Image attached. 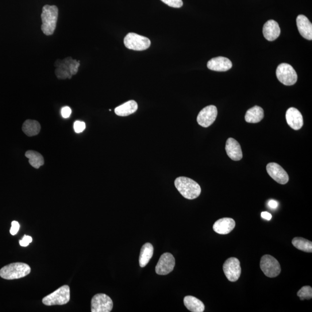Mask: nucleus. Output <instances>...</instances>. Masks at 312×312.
<instances>
[{"label":"nucleus","instance_id":"obj_1","mask_svg":"<svg viewBox=\"0 0 312 312\" xmlns=\"http://www.w3.org/2000/svg\"><path fill=\"white\" fill-rule=\"evenodd\" d=\"M175 186L177 190L185 198L194 199L201 194V188L194 180L186 178L179 177L175 181Z\"/></svg>","mask_w":312,"mask_h":312},{"label":"nucleus","instance_id":"obj_2","mask_svg":"<svg viewBox=\"0 0 312 312\" xmlns=\"http://www.w3.org/2000/svg\"><path fill=\"white\" fill-rule=\"evenodd\" d=\"M59 11L55 6L46 5L42 9L41 30L46 36H51L56 28Z\"/></svg>","mask_w":312,"mask_h":312},{"label":"nucleus","instance_id":"obj_3","mask_svg":"<svg viewBox=\"0 0 312 312\" xmlns=\"http://www.w3.org/2000/svg\"><path fill=\"white\" fill-rule=\"evenodd\" d=\"M31 268L28 264L23 263H12L3 267L0 270V276L7 280L22 278L28 275Z\"/></svg>","mask_w":312,"mask_h":312},{"label":"nucleus","instance_id":"obj_4","mask_svg":"<svg viewBox=\"0 0 312 312\" xmlns=\"http://www.w3.org/2000/svg\"><path fill=\"white\" fill-rule=\"evenodd\" d=\"M70 299V288L67 285L60 287L52 293L46 296L42 303L46 306L63 305Z\"/></svg>","mask_w":312,"mask_h":312},{"label":"nucleus","instance_id":"obj_5","mask_svg":"<svg viewBox=\"0 0 312 312\" xmlns=\"http://www.w3.org/2000/svg\"><path fill=\"white\" fill-rule=\"evenodd\" d=\"M80 65L79 61L67 57L58 64L55 72L58 78L70 79L73 75L77 74Z\"/></svg>","mask_w":312,"mask_h":312},{"label":"nucleus","instance_id":"obj_6","mask_svg":"<svg viewBox=\"0 0 312 312\" xmlns=\"http://www.w3.org/2000/svg\"><path fill=\"white\" fill-rule=\"evenodd\" d=\"M124 44L126 47L129 49L141 51L148 49L151 42L148 38L136 33H130L125 37Z\"/></svg>","mask_w":312,"mask_h":312},{"label":"nucleus","instance_id":"obj_7","mask_svg":"<svg viewBox=\"0 0 312 312\" xmlns=\"http://www.w3.org/2000/svg\"><path fill=\"white\" fill-rule=\"evenodd\" d=\"M277 78L284 85H293L297 81V74L291 65L282 63L277 67L276 71Z\"/></svg>","mask_w":312,"mask_h":312},{"label":"nucleus","instance_id":"obj_8","mask_svg":"<svg viewBox=\"0 0 312 312\" xmlns=\"http://www.w3.org/2000/svg\"><path fill=\"white\" fill-rule=\"evenodd\" d=\"M260 268L265 276L271 278L278 276L281 272L280 265L278 261L268 254L262 257Z\"/></svg>","mask_w":312,"mask_h":312},{"label":"nucleus","instance_id":"obj_9","mask_svg":"<svg viewBox=\"0 0 312 312\" xmlns=\"http://www.w3.org/2000/svg\"><path fill=\"white\" fill-rule=\"evenodd\" d=\"M223 271L227 278L230 282H236L240 278L241 274L240 260L235 257L229 258L223 265Z\"/></svg>","mask_w":312,"mask_h":312},{"label":"nucleus","instance_id":"obj_10","mask_svg":"<svg viewBox=\"0 0 312 312\" xmlns=\"http://www.w3.org/2000/svg\"><path fill=\"white\" fill-rule=\"evenodd\" d=\"M113 300L109 296L104 294H98L92 297L91 301L92 312H110L113 310Z\"/></svg>","mask_w":312,"mask_h":312},{"label":"nucleus","instance_id":"obj_11","mask_svg":"<svg viewBox=\"0 0 312 312\" xmlns=\"http://www.w3.org/2000/svg\"><path fill=\"white\" fill-rule=\"evenodd\" d=\"M175 265V260L172 254L165 253L162 254L156 267V272L158 275H166L173 270Z\"/></svg>","mask_w":312,"mask_h":312},{"label":"nucleus","instance_id":"obj_12","mask_svg":"<svg viewBox=\"0 0 312 312\" xmlns=\"http://www.w3.org/2000/svg\"><path fill=\"white\" fill-rule=\"evenodd\" d=\"M217 116V108L214 106H209L199 112L196 121L199 125L203 127H208L213 124Z\"/></svg>","mask_w":312,"mask_h":312},{"label":"nucleus","instance_id":"obj_13","mask_svg":"<svg viewBox=\"0 0 312 312\" xmlns=\"http://www.w3.org/2000/svg\"><path fill=\"white\" fill-rule=\"evenodd\" d=\"M267 171L268 175L276 182L285 184L288 182L289 177L287 173L278 164L269 163L267 165Z\"/></svg>","mask_w":312,"mask_h":312},{"label":"nucleus","instance_id":"obj_14","mask_svg":"<svg viewBox=\"0 0 312 312\" xmlns=\"http://www.w3.org/2000/svg\"><path fill=\"white\" fill-rule=\"evenodd\" d=\"M286 118L287 124L291 129L298 130L302 128L303 125V117L297 109L290 108L286 112Z\"/></svg>","mask_w":312,"mask_h":312},{"label":"nucleus","instance_id":"obj_15","mask_svg":"<svg viewBox=\"0 0 312 312\" xmlns=\"http://www.w3.org/2000/svg\"><path fill=\"white\" fill-rule=\"evenodd\" d=\"M207 67L211 70L224 72L229 70L233 67V64L228 58L217 57L213 58L207 64Z\"/></svg>","mask_w":312,"mask_h":312},{"label":"nucleus","instance_id":"obj_16","mask_svg":"<svg viewBox=\"0 0 312 312\" xmlns=\"http://www.w3.org/2000/svg\"><path fill=\"white\" fill-rule=\"evenodd\" d=\"M236 227V222L231 218H225L218 220L213 226L214 230L216 233L221 234H228Z\"/></svg>","mask_w":312,"mask_h":312},{"label":"nucleus","instance_id":"obj_17","mask_svg":"<svg viewBox=\"0 0 312 312\" xmlns=\"http://www.w3.org/2000/svg\"><path fill=\"white\" fill-rule=\"evenodd\" d=\"M226 150L227 155L231 160L240 161L242 159L243 154L241 145L234 138H230L227 140Z\"/></svg>","mask_w":312,"mask_h":312},{"label":"nucleus","instance_id":"obj_18","mask_svg":"<svg viewBox=\"0 0 312 312\" xmlns=\"http://www.w3.org/2000/svg\"><path fill=\"white\" fill-rule=\"evenodd\" d=\"M296 25L300 35L305 39L312 40V25L307 17L303 15H298L296 18Z\"/></svg>","mask_w":312,"mask_h":312},{"label":"nucleus","instance_id":"obj_19","mask_svg":"<svg viewBox=\"0 0 312 312\" xmlns=\"http://www.w3.org/2000/svg\"><path fill=\"white\" fill-rule=\"evenodd\" d=\"M264 36L269 41H275L280 34V29L278 23L273 20L266 22L263 26Z\"/></svg>","mask_w":312,"mask_h":312},{"label":"nucleus","instance_id":"obj_20","mask_svg":"<svg viewBox=\"0 0 312 312\" xmlns=\"http://www.w3.org/2000/svg\"><path fill=\"white\" fill-rule=\"evenodd\" d=\"M138 104L134 101L130 100L122 105L116 108L115 113L119 117H127V116L132 115L138 110Z\"/></svg>","mask_w":312,"mask_h":312},{"label":"nucleus","instance_id":"obj_21","mask_svg":"<svg viewBox=\"0 0 312 312\" xmlns=\"http://www.w3.org/2000/svg\"><path fill=\"white\" fill-rule=\"evenodd\" d=\"M184 304L188 310L192 312H203L205 310L203 303L193 296L188 295L184 298Z\"/></svg>","mask_w":312,"mask_h":312},{"label":"nucleus","instance_id":"obj_22","mask_svg":"<svg viewBox=\"0 0 312 312\" xmlns=\"http://www.w3.org/2000/svg\"><path fill=\"white\" fill-rule=\"evenodd\" d=\"M264 110L259 106H254L246 112L245 121L250 123H257L262 121L264 118Z\"/></svg>","mask_w":312,"mask_h":312},{"label":"nucleus","instance_id":"obj_23","mask_svg":"<svg viewBox=\"0 0 312 312\" xmlns=\"http://www.w3.org/2000/svg\"><path fill=\"white\" fill-rule=\"evenodd\" d=\"M153 246L150 243H146L142 246L140 258H139V263H140L141 267L144 268L149 263V261L153 257Z\"/></svg>","mask_w":312,"mask_h":312},{"label":"nucleus","instance_id":"obj_24","mask_svg":"<svg viewBox=\"0 0 312 312\" xmlns=\"http://www.w3.org/2000/svg\"><path fill=\"white\" fill-rule=\"evenodd\" d=\"M22 130L28 137L36 136L40 132L41 125L36 121L27 120L23 123Z\"/></svg>","mask_w":312,"mask_h":312},{"label":"nucleus","instance_id":"obj_25","mask_svg":"<svg viewBox=\"0 0 312 312\" xmlns=\"http://www.w3.org/2000/svg\"><path fill=\"white\" fill-rule=\"evenodd\" d=\"M25 156L28 158L30 164L35 168H40L44 164L43 156L34 150H28L26 152Z\"/></svg>","mask_w":312,"mask_h":312},{"label":"nucleus","instance_id":"obj_26","mask_svg":"<svg viewBox=\"0 0 312 312\" xmlns=\"http://www.w3.org/2000/svg\"><path fill=\"white\" fill-rule=\"evenodd\" d=\"M292 244L295 248L301 251L311 253L312 252V242L306 240L305 238L296 237L292 241Z\"/></svg>","mask_w":312,"mask_h":312},{"label":"nucleus","instance_id":"obj_27","mask_svg":"<svg viewBox=\"0 0 312 312\" xmlns=\"http://www.w3.org/2000/svg\"><path fill=\"white\" fill-rule=\"evenodd\" d=\"M300 300L310 299L312 298V288L310 286H303L297 292Z\"/></svg>","mask_w":312,"mask_h":312},{"label":"nucleus","instance_id":"obj_28","mask_svg":"<svg viewBox=\"0 0 312 312\" xmlns=\"http://www.w3.org/2000/svg\"><path fill=\"white\" fill-rule=\"evenodd\" d=\"M161 1L169 7L176 8V9H179L183 6L182 0H161Z\"/></svg>","mask_w":312,"mask_h":312},{"label":"nucleus","instance_id":"obj_29","mask_svg":"<svg viewBox=\"0 0 312 312\" xmlns=\"http://www.w3.org/2000/svg\"><path fill=\"white\" fill-rule=\"evenodd\" d=\"M74 129L76 133H80L86 129V124L83 122L76 121L74 123Z\"/></svg>","mask_w":312,"mask_h":312},{"label":"nucleus","instance_id":"obj_30","mask_svg":"<svg viewBox=\"0 0 312 312\" xmlns=\"http://www.w3.org/2000/svg\"><path fill=\"white\" fill-rule=\"evenodd\" d=\"M11 228L10 230V233L13 236H15V235L17 234L19 229H20V225L17 221H13L12 222L11 224Z\"/></svg>","mask_w":312,"mask_h":312},{"label":"nucleus","instance_id":"obj_31","mask_svg":"<svg viewBox=\"0 0 312 312\" xmlns=\"http://www.w3.org/2000/svg\"><path fill=\"white\" fill-rule=\"evenodd\" d=\"M32 241L33 239L32 237L28 236H25L22 238V240L19 241V244H20L21 246L26 247V246H28L30 243H32Z\"/></svg>","mask_w":312,"mask_h":312},{"label":"nucleus","instance_id":"obj_32","mask_svg":"<svg viewBox=\"0 0 312 312\" xmlns=\"http://www.w3.org/2000/svg\"><path fill=\"white\" fill-rule=\"evenodd\" d=\"M71 113V109L69 107H64L63 108L62 110H61V115H62L63 118L65 119L68 118L70 117Z\"/></svg>","mask_w":312,"mask_h":312},{"label":"nucleus","instance_id":"obj_33","mask_svg":"<svg viewBox=\"0 0 312 312\" xmlns=\"http://www.w3.org/2000/svg\"><path fill=\"white\" fill-rule=\"evenodd\" d=\"M268 206L269 207L271 208V209H276V208L278 206V202L275 201V200H270L268 202Z\"/></svg>","mask_w":312,"mask_h":312},{"label":"nucleus","instance_id":"obj_34","mask_svg":"<svg viewBox=\"0 0 312 312\" xmlns=\"http://www.w3.org/2000/svg\"><path fill=\"white\" fill-rule=\"evenodd\" d=\"M261 217L267 220V221H271L272 215L271 214L268 213V212H263V213H261Z\"/></svg>","mask_w":312,"mask_h":312}]
</instances>
